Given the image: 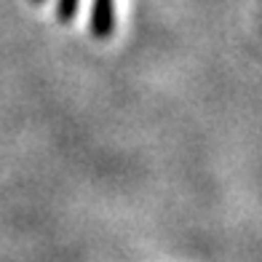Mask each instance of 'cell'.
<instances>
[{"mask_svg":"<svg viewBox=\"0 0 262 262\" xmlns=\"http://www.w3.org/2000/svg\"><path fill=\"white\" fill-rule=\"evenodd\" d=\"M89 30L97 40H107L115 32V0H94Z\"/></svg>","mask_w":262,"mask_h":262,"instance_id":"1","label":"cell"},{"mask_svg":"<svg viewBox=\"0 0 262 262\" xmlns=\"http://www.w3.org/2000/svg\"><path fill=\"white\" fill-rule=\"evenodd\" d=\"M32 3H35V6H40V3H46V0H32Z\"/></svg>","mask_w":262,"mask_h":262,"instance_id":"2","label":"cell"}]
</instances>
